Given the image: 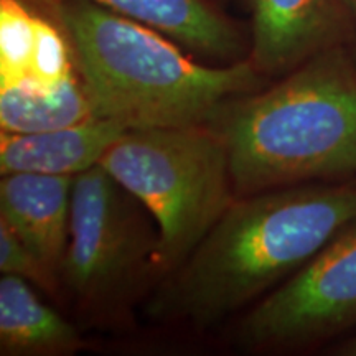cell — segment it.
I'll return each mask as SVG.
<instances>
[{"label":"cell","instance_id":"ba28073f","mask_svg":"<svg viewBox=\"0 0 356 356\" xmlns=\"http://www.w3.org/2000/svg\"><path fill=\"white\" fill-rule=\"evenodd\" d=\"M73 180L70 175L24 172L7 173L0 180V221L56 277L68 248Z\"/></svg>","mask_w":356,"mask_h":356},{"label":"cell","instance_id":"7c38bea8","mask_svg":"<svg viewBox=\"0 0 356 356\" xmlns=\"http://www.w3.org/2000/svg\"><path fill=\"white\" fill-rule=\"evenodd\" d=\"M78 71L48 91L3 84L0 92L2 132L29 134L74 126L96 119Z\"/></svg>","mask_w":356,"mask_h":356},{"label":"cell","instance_id":"9c48e42d","mask_svg":"<svg viewBox=\"0 0 356 356\" xmlns=\"http://www.w3.org/2000/svg\"><path fill=\"white\" fill-rule=\"evenodd\" d=\"M140 22L200 56L234 63L249 53L241 26L216 0H88Z\"/></svg>","mask_w":356,"mask_h":356},{"label":"cell","instance_id":"2e32d148","mask_svg":"<svg viewBox=\"0 0 356 356\" xmlns=\"http://www.w3.org/2000/svg\"><path fill=\"white\" fill-rule=\"evenodd\" d=\"M341 2H343L346 12H348L351 26H353V33L356 35V0H341Z\"/></svg>","mask_w":356,"mask_h":356},{"label":"cell","instance_id":"5bb4252c","mask_svg":"<svg viewBox=\"0 0 356 356\" xmlns=\"http://www.w3.org/2000/svg\"><path fill=\"white\" fill-rule=\"evenodd\" d=\"M0 270L2 274L19 275L50 293L58 291L56 275L47 269L3 221H0Z\"/></svg>","mask_w":356,"mask_h":356},{"label":"cell","instance_id":"5b68a950","mask_svg":"<svg viewBox=\"0 0 356 356\" xmlns=\"http://www.w3.org/2000/svg\"><path fill=\"white\" fill-rule=\"evenodd\" d=\"M152 215L101 165L74 175L70 239L61 277L86 307L113 304L159 270Z\"/></svg>","mask_w":356,"mask_h":356},{"label":"cell","instance_id":"277c9868","mask_svg":"<svg viewBox=\"0 0 356 356\" xmlns=\"http://www.w3.org/2000/svg\"><path fill=\"white\" fill-rule=\"evenodd\" d=\"M99 165L159 228V273L170 274L236 198L229 157L211 124L127 129Z\"/></svg>","mask_w":356,"mask_h":356},{"label":"cell","instance_id":"30bf717a","mask_svg":"<svg viewBox=\"0 0 356 356\" xmlns=\"http://www.w3.org/2000/svg\"><path fill=\"white\" fill-rule=\"evenodd\" d=\"M127 127L111 119H91L60 129L29 134L2 132L0 173L70 175L99 165Z\"/></svg>","mask_w":356,"mask_h":356},{"label":"cell","instance_id":"7a4b0ae2","mask_svg":"<svg viewBox=\"0 0 356 356\" xmlns=\"http://www.w3.org/2000/svg\"><path fill=\"white\" fill-rule=\"evenodd\" d=\"M56 19L96 115L127 129L210 124L264 79L249 58L203 65L163 33L88 0H58Z\"/></svg>","mask_w":356,"mask_h":356},{"label":"cell","instance_id":"52a82bcc","mask_svg":"<svg viewBox=\"0 0 356 356\" xmlns=\"http://www.w3.org/2000/svg\"><path fill=\"white\" fill-rule=\"evenodd\" d=\"M351 35L341 0H251L248 58L262 76H284Z\"/></svg>","mask_w":356,"mask_h":356},{"label":"cell","instance_id":"8fae6325","mask_svg":"<svg viewBox=\"0 0 356 356\" xmlns=\"http://www.w3.org/2000/svg\"><path fill=\"white\" fill-rule=\"evenodd\" d=\"M88 343L76 328L38 299L19 275L0 279V353L7 356H60Z\"/></svg>","mask_w":356,"mask_h":356},{"label":"cell","instance_id":"9a60e30c","mask_svg":"<svg viewBox=\"0 0 356 356\" xmlns=\"http://www.w3.org/2000/svg\"><path fill=\"white\" fill-rule=\"evenodd\" d=\"M337 353L345 356H356V338H351V340H346L345 343H341L337 348Z\"/></svg>","mask_w":356,"mask_h":356},{"label":"cell","instance_id":"3957f363","mask_svg":"<svg viewBox=\"0 0 356 356\" xmlns=\"http://www.w3.org/2000/svg\"><path fill=\"white\" fill-rule=\"evenodd\" d=\"M210 124L226 144L236 197L356 178V63L338 44L228 102Z\"/></svg>","mask_w":356,"mask_h":356},{"label":"cell","instance_id":"8992f818","mask_svg":"<svg viewBox=\"0 0 356 356\" xmlns=\"http://www.w3.org/2000/svg\"><path fill=\"white\" fill-rule=\"evenodd\" d=\"M356 325V221L292 277L251 305L238 338L252 350L317 343Z\"/></svg>","mask_w":356,"mask_h":356},{"label":"cell","instance_id":"4fadbf2b","mask_svg":"<svg viewBox=\"0 0 356 356\" xmlns=\"http://www.w3.org/2000/svg\"><path fill=\"white\" fill-rule=\"evenodd\" d=\"M37 37L35 12L24 0H2L0 3V51H2V84L25 76Z\"/></svg>","mask_w":356,"mask_h":356},{"label":"cell","instance_id":"6da1fadb","mask_svg":"<svg viewBox=\"0 0 356 356\" xmlns=\"http://www.w3.org/2000/svg\"><path fill=\"white\" fill-rule=\"evenodd\" d=\"M356 221V178L236 197L168 274L150 314L207 328L264 299Z\"/></svg>","mask_w":356,"mask_h":356}]
</instances>
